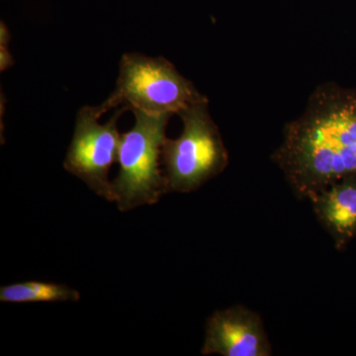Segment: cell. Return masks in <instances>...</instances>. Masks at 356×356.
I'll use <instances>...</instances> for the list:
<instances>
[{
  "mask_svg": "<svg viewBox=\"0 0 356 356\" xmlns=\"http://www.w3.org/2000/svg\"><path fill=\"white\" fill-rule=\"evenodd\" d=\"M273 161L299 198L356 175V89L321 86L305 113L285 127Z\"/></svg>",
  "mask_w": 356,
  "mask_h": 356,
  "instance_id": "cell-1",
  "label": "cell"
},
{
  "mask_svg": "<svg viewBox=\"0 0 356 356\" xmlns=\"http://www.w3.org/2000/svg\"><path fill=\"white\" fill-rule=\"evenodd\" d=\"M134 127L121 136L118 177L111 181L110 202L119 210H133L158 202L168 193L165 175L159 170V156L170 115H153L133 110Z\"/></svg>",
  "mask_w": 356,
  "mask_h": 356,
  "instance_id": "cell-2",
  "label": "cell"
},
{
  "mask_svg": "<svg viewBox=\"0 0 356 356\" xmlns=\"http://www.w3.org/2000/svg\"><path fill=\"white\" fill-rule=\"evenodd\" d=\"M205 100V96L165 58L129 53L122 58L113 93L96 109L102 116L124 104L147 114L172 116Z\"/></svg>",
  "mask_w": 356,
  "mask_h": 356,
  "instance_id": "cell-3",
  "label": "cell"
},
{
  "mask_svg": "<svg viewBox=\"0 0 356 356\" xmlns=\"http://www.w3.org/2000/svg\"><path fill=\"white\" fill-rule=\"evenodd\" d=\"M184 131L177 139H165L161 159L168 192L188 193L217 177L228 165L229 156L208 102L195 103L180 112Z\"/></svg>",
  "mask_w": 356,
  "mask_h": 356,
  "instance_id": "cell-4",
  "label": "cell"
},
{
  "mask_svg": "<svg viewBox=\"0 0 356 356\" xmlns=\"http://www.w3.org/2000/svg\"><path fill=\"white\" fill-rule=\"evenodd\" d=\"M124 109L108 123L100 124L96 106H84L77 113L74 137L65 159V170L83 180L91 191L109 201V172L118 161L121 136L117 121Z\"/></svg>",
  "mask_w": 356,
  "mask_h": 356,
  "instance_id": "cell-5",
  "label": "cell"
},
{
  "mask_svg": "<svg viewBox=\"0 0 356 356\" xmlns=\"http://www.w3.org/2000/svg\"><path fill=\"white\" fill-rule=\"evenodd\" d=\"M203 355L269 356L273 348L261 317L245 307L215 312L206 323Z\"/></svg>",
  "mask_w": 356,
  "mask_h": 356,
  "instance_id": "cell-6",
  "label": "cell"
},
{
  "mask_svg": "<svg viewBox=\"0 0 356 356\" xmlns=\"http://www.w3.org/2000/svg\"><path fill=\"white\" fill-rule=\"evenodd\" d=\"M309 201L334 247L343 250L356 238V175L337 180Z\"/></svg>",
  "mask_w": 356,
  "mask_h": 356,
  "instance_id": "cell-7",
  "label": "cell"
},
{
  "mask_svg": "<svg viewBox=\"0 0 356 356\" xmlns=\"http://www.w3.org/2000/svg\"><path fill=\"white\" fill-rule=\"evenodd\" d=\"M81 294L74 288L54 282L25 281L0 288V301L24 304L39 302H77Z\"/></svg>",
  "mask_w": 356,
  "mask_h": 356,
  "instance_id": "cell-8",
  "label": "cell"
}]
</instances>
